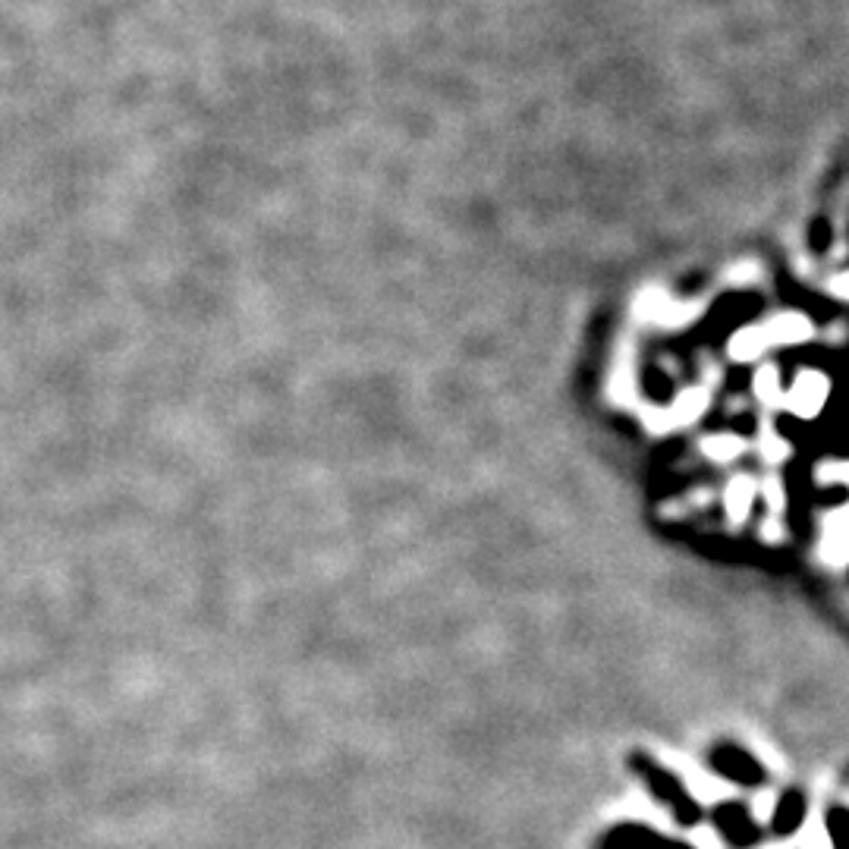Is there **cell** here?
Here are the masks:
<instances>
[{
    "label": "cell",
    "mask_w": 849,
    "mask_h": 849,
    "mask_svg": "<svg viewBox=\"0 0 849 849\" xmlns=\"http://www.w3.org/2000/svg\"><path fill=\"white\" fill-rule=\"evenodd\" d=\"M827 837H831V849H849V809H831L827 812Z\"/></svg>",
    "instance_id": "obj_13"
},
{
    "label": "cell",
    "mask_w": 849,
    "mask_h": 849,
    "mask_svg": "<svg viewBox=\"0 0 849 849\" xmlns=\"http://www.w3.org/2000/svg\"><path fill=\"white\" fill-rule=\"evenodd\" d=\"M834 293H840V296L849 299V274H843L840 280H834Z\"/></svg>",
    "instance_id": "obj_14"
},
{
    "label": "cell",
    "mask_w": 849,
    "mask_h": 849,
    "mask_svg": "<svg viewBox=\"0 0 849 849\" xmlns=\"http://www.w3.org/2000/svg\"><path fill=\"white\" fill-rule=\"evenodd\" d=\"M755 394H758L761 403H768V406H777V403L783 400L780 375H777L774 365H765V368H761V372L755 375Z\"/></svg>",
    "instance_id": "obj_12"
},
{
    "label": "cell",
    "mask_w": 849,
    "mask_h": 849,
    "mask_svg": "<svg viewBox=\"0 0 849 849\" xmlns=\"http://www.w3.org/2000/svg\"><path fill=\"white\" fill-rule=\"evenodd\" d=\"M755 504V482L749 475H739L733 478V482L727 485V494H724V507H727V516L733 522H743L749 516Z\"/></svg>",
    "instance_id": "obj_8"
},
{
    "label": "cell",
    "mask_w": 849,
    "mask_h": 849,
    "mask_svg": "<svg viewBox=\"0 0 849 849\" xmlns=\"http://www.w3.org/2000/svg\"><path fill=\"white\" fill-rule=\"evenodd\" d=\"M765 346H768L765 331H761V328H743L739 334H733V340H730V356L736 362H755L761 353H765Z\"/></svg>",
    "instance_id": "obj_9"
},
{
    "label": "cell",
    "mask_w": 849,
    "mask_h": 849,
    "mask_svg": "<svg viewBox=\"0 0 849 849\" xmlns=\"http://www.w3.org/2000/svg\"><path fill=\"white\" fill-rule=\"evenodd\" d=\"M629 765H633V771L648 783V790L655 793V799L673 812L677 824H683V827L702 824V805L686 793V787L680 783L677 774H670L667 768H661L658 761H651L642 752H636L633 758H629Z\"/></svg>",
    "instance_id": "obj_1"
},
{
    "label": "cell",
    "mask_w": 849,
    "mask_h": 849,
    "mask_svg": "<svg viewBox=\"0 0 849 849\" xmlns=\"http://www.w3.org/2000/svg\"><path fill=\"white\" fill-rule=\"evenodd\" d=\"M761 331H765L768 343L793 346V343H805L812 337V321L799 312H783V315L771 318L768 328H761Z\"/></svg>",
    "instance_id": "obj_6"
},
{
    "label": "cell",
    "mask_w": 849,
    "mask_h": 849,
    "mask_svg": "<svg viewBox=\"0 0 849 849\" xmlns=\"http://www.w3.org/2000/svg\"><path fill=\"white\" fill-rule=\"evenodd\" d=\"M705 406H708V394L705 390H699V387H692V390H683V394L673 400V412H670V425H686V422H695L705 412Z\"/></svg>",
    "instance_id": "obj_10"
},
{
    "label": "cell",
    "mask_w": 849,
    "mask_h": 849,
    "mask_svg": "<svg viewBox=\"0 0 849 849\" xmlns=\"http://www.w3.org/2000/svg\"><path fill=\"white\" fill-rule=\"evenodd\" d=\"M827 397H831V384L821 372H799L793 387H790V409L796 412L799 419H815L818 412L824 409Z\"/></svg>",
    "instance_id": "obj_4"
},
{
    "label": "cell",
    "mask_w": 849,
    "mask_h": 849,
    "mask_svg": "<svg viewBox=\"0 0 849 849\" xmlns=\"http://www.w3.org/2000/svg\"><path fill=\"white\" fill-rule=\"evenodd\" d=\"M702 450L717 463H730L743 453V438L739 434H711V438L702 441Z\"/></svg>",
    "instance_id": "obj_11"
},
{
    "label": "cell",
    "mask_w": 849,
    "mask_h": 849,
    "mask_svg": "<svg viewBox=\"0 0 849 849\" xmlns=\"http://www.w3.org/2000/svg\"><path fill=\"white\" fill-rule=\"evenodd\" d=\"M711 821L721 831V837L736 849H752L761 840V827L755 824L752 812L743 802H721L711 812Z\"/></svg>",
    "instance_id": "obj_3"
},
{
    "label": "cell",
    "mask_w": 849,
    "mask_h": 849,
    "mask_svg": "<svg viewBox=\"0 0 849 849\" xmlns=\"http://www.w3.org/2000/svg\"><path fill=\"white\" fill-rule=\"evenodd\" d=\"M821 557L827 563H843L849 557V510H840L827 519L824 541H821Z\"/></svg>",
    "instance_id": "obj_7"
},
{
    "label": "cell",
    "mask_w": 849,
    "mask_h": 849,
    "mask_svg": "<svg viewBox=\"0 0 849 849\" xmlns=\"http://www.w3.org/2000/svg\"><path fill=\"white\" fill-rule=\"evenodd\" d=\"M667 849H695V846H689L683 840H667Z\"/></svg>",
    "instance_id": "obj_15"
},
{
    "label": "cell",
    "mask_w": 849,
    "mask_h": 849,
    "mask_svg": "<svg viewBox=\"0 0 849 849\" xmlns=\"http://www.w3.org/2000/svg\"><path fill=\"white\" fill-rule=\"evenodd\" d=\"M805 809H809V802H805V796L799 790H787L777 805H774V815H771V831L777 837H790L796 834L802 821H805Z\"/></svg>",
    "instance_id": "obj_5"
},
{
    "label": "cell",
    "mask_w": 849,
    "mask_h": 849,
    "mask_svg": "<svg viewBox=\"0 0 849 849\" xmlns=\"http://www.w3.org/2000/svg\"><path fill=\"white\" fill-rule=\"evenodd\" d=\"M708 765L714 774H721L730 783H739V787H761L765 783V768L746 749H739L733 743L714 746L708 755Z\"/></svg>",
    "instance_id": "obj_2"
}]
</instances>
